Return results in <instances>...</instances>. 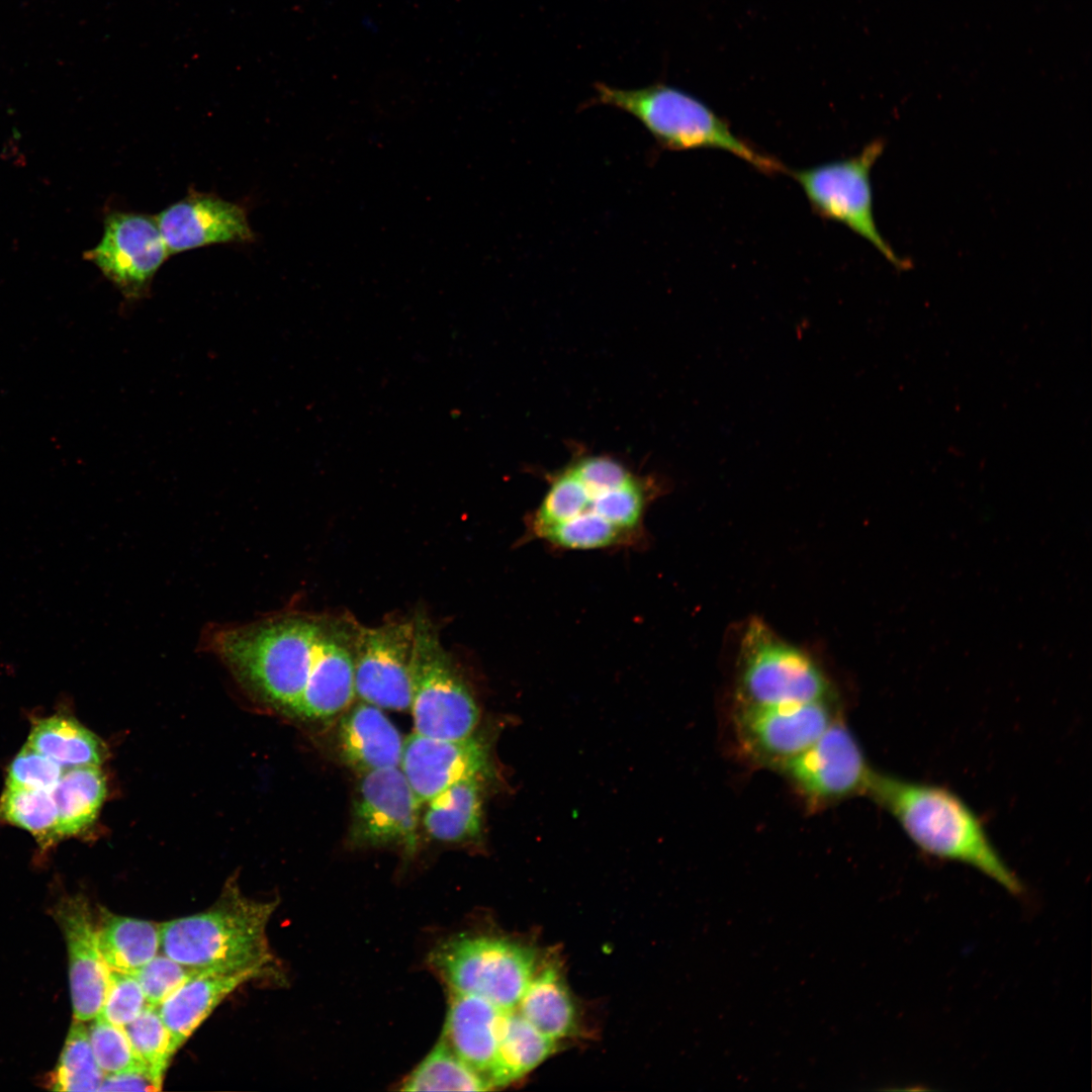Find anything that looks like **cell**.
I'll use <instances>...</instances> for the list:
<instances>
[{
    "mask_svg": "<svg viewBox=\"0 0 1092 1092\" xmlns=\"http://www.w3.org/2000/svg\"><path fill=\"white\" fill-rule=\"evenodd\" d=\"M651 493L648 484L613 459H581L551 479L526 518L525 537L565 551L636 545L645 536Z\"/></svg>",
    "mask_w": 1092,
    "mask_h": 1092,
    "instance_id": "1",
    "label": "cell"
},
{
    "mask_svg": "<svg viewBox=\"0 0 1092 1092\" xmlns=\"http://www.w3.org/2000/svg\"><path fill=\"white\" fill-rule=\"evenodd\" d=\"M924 853L970 866L1013 895L1023 886L974 810L949 789L873 771L867 791Z\"/></svg>",
    "mask_w": 1092,
    "mask_h": 1092,
    "instance_id": "2",
    "label": "cell"
},
{
    "mask_svg": "<svg viewBox=\"0 0 1092 1092\" xmlns=\"http://www.w3.org/2000/svg\"><path fill=\"white\" fill-rule=\"evenodd\" d=\"M322 629L306 617L288 615L216 628L208 642L244 686L293 712Z\"/></svg>",
    "mask_w": 1092,
    "mask_h": 1092,
    "instance_id": "3",
    "label": "cell"
},
{
    "mask_svg": "<svg viewBox=\"0 0 1092 1092\" xmlns=\"http://www.w3.org/2000/svg\"><path fill=\"white\" fill-rule=\"evenodd\" d=\"M278 901L245 896L235 880L207 910L161 923L160 949L197 969L270 967L268 922Z\"/></svg>",
    "mask_w": 1092,
    "mask_h": 1092,
    "instance_id": "4",
    "label": "cell"
},
{
    "mask_svg": "<svg viewBox=\"0 0 1092 1092\" xmlns=\"http://www.w3.org/2000/svg\"><path fill=\"white\" fill-rule=\"evenodd\" d=\"M589 102L635 117L661 150L716 149L729 152L766 174L784 172L776 159L737 136L728 122L695 96L665 83L623 89L598 82Z\"/></svg>",
    "mask_w": 1092,
    "mask_h": 1092,
    "instance_id": "5",
    "label": "cell"
},
{
    "mask_svg": "<svg viewBox=\"0 0 1092 1092\" xmlns=\"http://www.w3.org/2000/svg\"><path fill=\"white\" fill-rule=\"evenodd\" d=\"M739 647V706H785L830 699V681L819 664L765 623L750 622Z\"/></svg>",
    "mask_w": 1092,
    "mask_h": 1092,
    "instance_id": "6",
    "label": "cell"
},
{
    "mask_svg": "<svg viewBox=\"0 0 1092 1092\" xmlns=\"http://www.w3.org/2000/svg\"><path fill=\"white\" fill-rule=\"evenodd\" d=\"M429 961L451 991L480 996L504 1010L517 1008L537 972L533 948L488 935L449 938Z\"/></svg>",
    "mask_w": 1092,
    "mask_h": 1092,
    "instance_id": "7",
    "label": "cell"
},
{
    "mask_svg": "<svg viewBox=\"0 0 1092 1092\" xmlns=\"http://www.w3.org/2000/svg\"><path fill=\"white\" fill-rule=\"evenodd\" d=\"M411 711L415 732L443 739L472 735L479 708L443 648L437 631L423 616L414 621Z\"/></svg>",
    "mask_w": 1092,
    "mask_h": 1092,
    "instance_id": "8",
    "label": "cell"
},
{
    "mask_svg": "<svg viewBox=\"0 0 1092 1092\" xmlns=\"http://www.w3.org/2000/svg\"><path fill=\"white\" fill-rule=\"evenodd\" d=\"M884 148V140L877 139L855 156L793 171L792 176L819 215L844 224L867 240L894 267L906 270L911 264L898 256L883 238L874 215L871 170Z\"/></svg>",
    "mask_w": 1092,
    "mask_h": 1092,
    "instance_id": "9",
    "label": "cell"
},
{
    "mask_svg": "<svg viewBox=\"0 0 1092 1092\" xmlns=\"http://www.w3.org/2000/svg\"><path fill=\"white\" fill-rule=\"evenodd\" d=\"M775 767L814 804L866 793L873 775L854 736L836 718L812 745Z\"/></svg>",
    "mask_w": 1092,
    "mask_h": 1092,
    "instance_id": "10",
    "label": "cell"
},
{
    "mask_svg": "<svg viewBox=\"0 0 1092 1092\" xmlns=\"http://www.w3.org/2000/svg\"><path fill=\"white\" fill-rule=\"evenodd\" d=\"M170 255L156 217L112 211L104 220L99 244L85 253L128 299H140Z\"/></svg>",
    "mask_w": 1092,
    "mask_h": 1092,
    "instance_id": "11",
    "label": "cell"
},
{
    "mask_svg": "<svg viewBox=\"0 0 1092 1092\" xmlns=\"http://www.w3.org/2000/svg\"><path fill=\"white\" fill-rule=\"evenodd\" d=\"M414 622L361 628L355 639L356 695L365 703L403 711L412 702Z\"/></svg>",
    "mask_w": 1092,
    "mask_h": 1092,
    "instance_id": "12",
    "label": "cell"
},
{
    "mask_svg": "<svg viewBox=\"0 0 1092 1092\" xmlns=\"http://www.w3.org/2000/svg\"><path fill=\"white\" fill-rule=\"evenodd\" d=\"M421 805L399 766L363 774L353 806L352 841L413 851Z\"/></svg>",
    "mask_w": 1092,
    "mask_h": 1092,
    "instance_id": "13",
    "label": "cell"
},
{
    "mask_svg": "<svg viewBox=\"0 0 1092 1092\" xmlns=\"http://www.w3.org/2000/svg\"><path fill=\"white\" fill-rule=\"evenodd\" d=\"M834 719L829 700H821L785 706H739L736 726L744 747L776 766L812 745Z\"/></svg>",
    "mask_w": 1092,
    "mask_h": 1092,
    "instance_id": "14",
    "label": "cell"
},
{
    "mask_svg": "<svg viewBox=\"0 0 1092 1092\" xmlns=\"http://www.w3.org/2000/svg\"><path fill=\"white\" fill-rule=\"evenodd\" d=\"M156 220L170 255L255 240L245 208L211 193L194 190L163 209Z\"/></svg>",
    "mask_w": 1092,
    "mask_h": 1092,
    "instance_id": "15",
    "label": "cell"
},
{
    "mask_svg": "<svg viewBox=\"0 0 1092 1092\" xmlns=\"http://www.w3.org/2000/svg\"><path fill=\"white\" fill-rule=\"evenodd\" d=\"M399 768L421 804L459 781L488 770V751L472 735L443 739L417 732L403 740Z\"/></svg>",
    "mask_w": 1092,
    "mask_h": 1092,
    "instance_id": "16",
    "label": "cell"
},
{
    "mask_svg": "<svg viewBox=\"0 0 1092 1092\" xmlns=\"http://www.w3.org/2000/svg\"><path fill=\"white\" fill-rule=\"evenodd\" d=\"M54 915L68 947L75 1019H94L108 990L109 969L98 948L96 924L88 901L82 895L65 897L55 906Z\"/></svg>",
    "mask_w": 1092,
    "mask_h": 1092,
    "instance_id": "17",
    "label": "cell"
},
{
    "mask_svg": "<svg viewBox=\"0 0 1092 1092\" xmlns=\"http://www.w3.org/2000/svg\"><path fill=\"white\" fill-rule=\"evenodd\" d=\"M270 967L208 968L191 978L160 1006L176 1052L214 1008L242 984L266 976Z\"/></svg>",
    "mask_w": 1092,
    "mask_h": 1092,
    "instance_id": "18",
    "label": "cell"
},
{
    "mask_svg": "<svg viewBox=\"0 0 1092 1092\" xmlns=\"http://www.w3.org/2000/svg\"><path fill=\"white\" fill-rule=\"evenodd\" d=\"M355 696L353 651L339 635L323 628L304 690L293 713L308 719L330 718L345 710Z\"/></svg>",
    "mask_w": 1092,
    "mask_h": 1092,
    "instance_id": "19",
    "label": "cell"
},
{
    "mask_svg": "<svg viewBox=\"0 0 1092 1092\" xmlns=\"http://www.w3.org/2000/svg\"><path fill=\"white\" fill-rule=\"evenodd\" d=\"M507 1011L480 996L451 991L442 1038L460 1059L486 1077Z\"/></svg>",
    "mask_w": 1092,
    "mask_h": 1092,
    "instance_id": "20",
    "label": "cell"
},
{
    "mask_svg": "<svg viewBox=\"0 0 1092 1092\" xmlns=\"http://www.w3.org/2000/svg\"><path fill=\"white\" fill-rule=\"evenodd\" d=\"M339 747L345 762L360 774L399 766L403 740L380 708L356 706L340 723Z\"/></svg>",
    "mask_w": 1092,
    "mask_h": 1092,
    "instance_id": "21",
    "label": "cell"
},
{
    "mask_svg": "<svg viewBox=\"0 0 1092 1092\" xmlns=\"http://www.w3.org/2000/svg\"><path fill=\"white\" fill-rule=\"evenodd\" d=\"M479 777L468 778L445 789L427 804L423 824L434 839L463 842L477 838L482 827V794Z\"/></svg>",
    "mask_w": 1092,
    "mask_h": 1092,
    "instance_id": "22",
    "label": "cell"
},
{
    "mask_svg": "<svg viewBox=\"0 0 1092 1092\" xmlns=\"http://www.w3.org/2000/svg\"><path fill=\"white\" fill-rule=\"evenodd\" d=\"M96 923L98 948L109 970L132 974L160 949V925L112 914L100 908Z\"/></svg>",
    "mask_w": 1092,
    "mask_h": 1092,
    "instance_id": "23",
    "label": "cell"
},
{
    "mask_svg": "<svg viewBox=\"0 0 1092 1092\" xmlns=\"http://www.w3.org/2000/svg\"><path fill=\"white\" fill-rule=\"evenodd\" d=\"M556 1041L530 1024L517 1009L506 1012L494 1058L487 1072L492 1086L508 1085L542 1064Z\"/></svg>",
    "mask_w": 1092,
    "mask_h": 1092,
    "instance_id": "24",
    "label": "cell"
},
{
    "mask_svg": "<svg viewBox=\"0 0 1092 1092\" xmlns=\"http://www.w3.org/2000/svg\"><path fill=\"white\" fill-rule=\"evenodd\" d=\"M516 1009L537 1030L555 1041L574 1030L573 1001L553 966L536 972Z\"/></svg>",
    "mask_w": 1092,
    "mask_h": 1092,
    "instance_id": "25",
    "label": "cell"
},
{
    "mask_svg": "<svg viewBox=\"0 0 1092 1092\" xmlns=\"http://www.w3.org/2000/svg\"><path fill=\"white\" fill-rule=\"evenodd\" d=\"M59 838L80 834L96 820L106 796L103 772L96 765L64 769L52 791Z\"/></svg>",
    "mask_w": 1092,
    "mask_h": 1092,
    "instance_id": "26",
    "label": "cell"
},
{
    "mask_svg": "<svg viewBox=\"0 0 1092 1092\" xmlns=\"http://www.w3.org/2000/svg\"><path fill=\"white\" fill-rule=\"evenodd\" d=\"M63 769L96 765L105 756L99 738L75 719L54 715L36 721L26 742Z\"/></svg>",
    "mask_w": 1092,
    "mask_h": 1092,
    "instance_id": "27",
    "label": "cell"
},
{
    "mask_svg": "<svg viewBox=\"0 0 1092 1092\" xmlns=\"http://www.w3.org/2000/svg\"><path fill=\"white\" fill-rule=\"evenodd\" d=\"M488 1079L460 1059L442 1038L408 1075L403 1091H484Z\"/></svg>",
    "mask_w": 1092,
    "mask_h": 1092,
    "instance_id": "28",
    "label": "cell"
},
{
    "mask_svg": "<svg viewBox=\"0 0 1092 1092\" xmlns=\"http://www.w3.org/2000/svg\"><path fill=\"white\" fill-rule=\"evenodd\" d=\"M0 817L31 833L41 844L59 839L58 812L52 792L6 785L0 798Z\"/></svg>",
    "mask_w": 1092,
    "mask_h": 1092,
    "instance_id": "29",
    "label": "cell"
},
{
    "mask_svg": "<svg viewBox=\"0 0 1092 1092\" xmlns=\"http://www.w3.org/2000/svg\"><path fill=\"white\" fill-rule=\"evenodd\" d=\"M104 1078L89 1040L88 1029L75 1019L49 1086L57 1091H98Z\"/></svg>",
    "mask_w": 1092,
    "mask_h": 1092,
    "instance_id": "30",
    "label": "cell"
},
{
    "mask_svg": "<svg viewBox=\"0 0 1092 1092\" xmlns=\"http://www.w3.org/2000/svg\"><path fill=\"white\" fill-rule=\"evenodd\" d=\"M124 1029L150 1076L162 1086L164 1073L175 1052L159 1007L148 1004Z\"/></svg>",
    "mask_w": 1092,
    "mask_h": 1092,
    "instance_id": "31",
    "label": "cell"
},
{
    "mask_svg": "<svg viewBox=\"0 0 1092 1092\" xmlns=\"http://www.w3.org/2000/svg\"><path fill=\"white\" fill-rule=\"evenodd\" d=\"M88 1035L95 1060L104 1076L126 1072L149 1074L124 1027L96 1017L88 1029Z\"/></svg>",
    "mask_w": 1092,
    "mask_h": 1092,
    "instance_id": "32",
    "label": "cell"
},
{
    "mask_svg": "<svg viewBox=\"0 0 1092 1092\" xmlns=\"http://www.w3.org/2000/svg\"><path fill=\"white\" fill-rule=\"evenodd\" d=\"M202 970L182 965L163 954L156 956L131 975L138 980L147 1003L159 1007Z\"/></svg>",
    "mask_w": 1092,
    "mask_h": 1092,
    "instance_id": "33",
    "label": "cell"
},
{
    "mask_svg": "<svg viewBox=\"0 0 1092 1092\" xmlns=\"http://www.w3.org/2000/svg\"><path fill=\"white\" fill-rule=\"evenodd\" d=\"M147 1005L144 992L133 975L109 970L108 990L97 1017L124 1027L135 1019Z\"/></svg>",
    "mask_w": 1092,
    "mask_h": 1092,
    "instance_id": "34",
    "label": "cell"
},
{
    "mask_svg": "<svg viewBox=\"0 0 1092 1092\" xmlns=\"http://www.w3.org/2000/svg\"><path fill=\"white\" fill-rule=\"evenodd\" d=\"M63 771L58 763L26 743L8 766L6 785L52 792Z\"/></svg>",
    "mask_w": 1092,
    "mask_h": 1092,
    "instance_id": "35",
    "label": "cell"
},
{
    "mask_svg": "<svg viewBox=\"0 0 1092 1092\" xmlns=\"http://www.w3.org/2000/svg\"><path fill=\"white\" fill-rule=\"evenodd\" d=\"M161 1087L147 1072H126L104 1076L98 1091H159Z\"/></svg>",
    "mask_w": 1092,
    "mask_h": 1092,
    "instance_id": "36",
    "label": "cell"
}]
</instances>
